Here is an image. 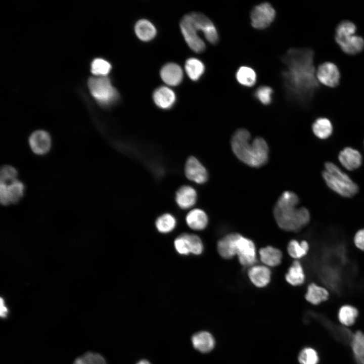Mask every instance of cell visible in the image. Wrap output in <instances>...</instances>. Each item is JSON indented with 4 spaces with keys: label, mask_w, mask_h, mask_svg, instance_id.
<instances>
[{
    "label": "cell",
    "mask_w": 364,
    "mask_h": 364,
    "mask_svg": "<svg viewBox=\"0 0 364 364\" xmlns=\"http://www.w3.org/2000/svg\"><path fill=\"white\" fill-rule=\"evenodd\" d=\"M314 53L307 48H292L282 57V77L287 96L302 105L309 102L318 87L313 61Z\"/></svg>",
    "instance_id": "1"
},
{
    "label": "cell",
    "mask_w": 364,
    "mask_h": 364,
    "mask_svg": "<svg viewBox=\"0 0 364 364\" xmlns=\"http://www.w3.org/2000/svg\"><path fill=\"white\" fill-rule=\"evenodd\" d=\"M299 198L293 192L282 193L276 202L273 214L278 225L283 230L296 232L306 226L310 220L308 210L297 208Z\"/></svg>",
    "instance_id": "2"
},
{
    "label": "cell",
    "mask_w": 364,
    "mask_h": 364,
    "mask_svg": "<svg viewBox=\"0 0 364 364\" xmlns=\"http://www.w3.org/2000/svg\"><path fill=\"white\" fill-rule=\"evenodd\" d=\"M250 140V132L247 129L237 130L231 141L232 151L241 161L248 166L261 167L268 159L267 144L261 137H256L252 141Z\"/></svg>",
    "instance_id": "3"
},
{
    "label": "cell",
    "mask_w": 364,
    "mask_h": 364,
    "mask_svg": "<svg viewBox=\"0 0 364 364\" xmlns=\"http://www.w3.org/2000/svg\"><path fill=\"white\" fill-rule=\"evenodd\" d=\"M325 168L322 175L332 190L344 197H351L357 193V185L336 165L327 162L325 164Z\"/></svg>",
    "instance_id": "4"
},
{
    "label": "cell",
    "mask_w": 364,
    "mask_h": 364,
    "mask_svg": "<svg viewBox=\"0 0 364 364\" xmlns=\"http://www.w3.org/2000/svg\"><path fill=\"white\" fill-rule=\"evenodd\" d=\"M88 86L92 96L102 106H109L119 97L118 92L107 76L90 77L88 81Z\"/></svg>",
    "instance_id": "5"
},
{
    "label": "cell",
    "mask_w": 364,
    "mask_h": 364,
    "mask_svg": "<svg viewBox=\"0 0 364 364\" xmlns=\"http://www.w3.org/2000/svg\"><path fill=\"white\" fill-rule=\"evenodd\" d=\"M311 315L336 341L350 346L354 333L344 326L335 323L321 313H312Z\"/></svg>",
    "instance_id": "6"
},
{
    "label": "cell",
    "mask_w": 364,
    "mask_h": 364,
    "mask_svg": "<svg viewBox=\"0 0 364 364\" xmlns=\"http://www.w3.org/2000/svg\"><path fill=\"white\" fill-rule=\"evenodd\" d=\"M180 28L186 41L191 50L198 53L205 50V43L199 36L198 30L190 14L183 18L180 23Z\"/></svg>",
    "instance_id": "7"
},
{
    "label": "cell",
    "mask_w": 364,
    "mask_h": 364,
    "mask_svg": "<svg viewBox=\"0 0 364 364\" xmlns=\"http://www.w3.org/2000/svg\"><path fill=\"white\" fill-rule=\"evenodd\" d=\"M275 17L276 11L272 6L268 3H263L252 10L251 24L255 29H263L271 24Z\"/></svg>",
    "instance_id": "8"
},
{
    "label": "cell",
    "mask_w": 364,
    "mask_h": 364,
    "mask_svg": "<svg viewBox=\"0 0 364 364\" xmlns=\"http://www.w3.org/2000/svg\"><path fill=\"white\" fill-rule=\"evenodd\" d=\"M25 186L18 178L12 181L0 183V200L4 205L18 202L24 195Z\"/></svg>",
    "instance_id": "9"
},
{
    "label": "cell",
    "mask_w": 364,
    "mask_h": 364,
    "mask_svg": "<svg viewBox=\"0 0 364 364\" xmlns=\"http://www.w3.org/2000/svg\"><path fill=\"white\" fill-rule=\"evenodd\" d=\"M316 77L317 81L322 84L334 87L339 83L340 74L335 64L325 62L318 66L316 71Z\"/></svg>",
    "instance_id": "10"
},
{
    "label": "cell",
    "mask_w": 364,
    "mask_h": 364,
    "mask_svg": "<svg viewBox=\"0 0 364 364\" xmlns=\"http://www.w3.org/2000/svg\"><path fill=\"white\" fill-rule=\"evenodd\" d=\"M256 248L250 239L241 235L237 246L236 255L240 263L243 266H251L256 261Z\"/></svg>",
    "instance_id": "11"
},
{
    "label": "cell",
    "mask_w": 364,
    "mask_h": 364,
    "mask_svg": "<svg viewBox=\"0 0 364 364\" xmlns=\"http://www.w3.org/2000/svg\"><path fill=\"white\" fill-rule=\"evenodd\" d=\"M190 15L196 28L203 32L207 41L213 44L217 43L219 40L218 34L212 21L201 13L194 12Z\"/></svg>",
    "instance_id": "12"
},
{
    "label": "cell",
    "mask_w": 364,
    "mask_h": 364,
    "mask_svg": "<svg viewBox=\"0 0 364 364\" xmlns=\"http://www.w3.org/2000/svg\"><path fill=\"white\" fill-rule=\"evenodd\" d=\"M29 144L33 153L39 155H44L47 153L51 149V137L46 131L37 130L30 135Z\"/></svg>",
    "instance_id": "13"
},
{
    "label": "cell",
    "mask_w": 364,
    "mask_h": 364,
    "mask_svg": "<svg viewBox=\"0 0 364 364\" xmlns=\"http://www.w3.org/2000/svg\"><path fill=\"white\" fill-rule=\"evenodd\" d=\"M185 174L188 179L199 184L205 183L208 178L206 169L194 157H190L187 160Z\"/></svg>",
    "instance_id": "14"
},
{
    "label": "cell",
    "mask_w": 364,
    "mask_h": 364,
    "mask_svg": "<svg viewBox=\"0 0 364 364\" xmlns=\"http://www.w3.org/2000/svg\"><path fill=\"white\" fill-rule=\"evenodd\" d=\"M241 234L231 233L221 238L217 242V249L219 255L224 259H231L237 253L238 240Z\"/></svg>",
    "instance_id": "15"
},
{
    "label": "cell",
    "mask_w": 364,
    "mask_h": 364,
    "mask_svg": "<svg viewBox=\"0 0 364 364\" xmlns=\"http://www.w3.org/2000/svg\"><path fill=\"white\" fill-rule=\"evenodd\" d=\"M248 276L254 286L258 288H263L266 286L270 282L271 271L265 265H256L249 268Z\"/></svg>",
    "instance_id": "16"
},
{
    "label": "cell",
    "mask_w": 364,
    "mask_h": 364,
    "mask_svg": "<svg viewBox=\"0 0 364 364\" xmlns=\"http://www.w3.org/2000/svg\"><path fill=\"white\" fill-rule=\"evenodd\" d=\"M338 159L340 163L349 170L358 168L362 163V156L360 152L351 147H346L341 151Z\"/></svg>",
    "instance_id": "17"
},
{
    "label": "cell",
    "mask_w": 364,
    "mask_h": 364,
    "mask_svg": "<svg viewBox=\"0 0 364 364\" xmlns=\"http://www.w3.org/2000/svg\"><path fill=\"white\" fill-rule=\"evenodd\" d=\"M160 77L167 85L176 86L181 82L183 77V70L178 64L169 63L161 68Z\"/></svg>",
    "instance_id": "18"
},
{
    "label": "cell",
    "mask_w": 364,
    "mask_h": 364,
    "mask_svg": "<svg viewBox=\"0 0 364 364\" xmlns=\"http://www.w3.org/2000/svg\"><path fill=\"white\" fill-rule=\"evenodd\" d=\"M335 41L342 51L348 55L359 53L364 48V39L355 34L344 38H335Z\"/></svg>",
    "instance_id": "19"
},
{
    "label": "cell",
    "mask_w": 364,
    "mask_h": 364,
    "mask_svg": "<svg viewBox=\"0 0 364 364\" xmlns=\"http://www.w3.org/2000/svg\"><path fill=\"white\" fill-rule=\"evenodd\" d=\"M153 98L155 104L160 108L168 109L174 104L176 96L174 92L168 87L162 86L155 90Z\"/></svg>",
    "instance_id": "20"
},
{
    "label": "cell",
    "mask_w": 364,
    "mask_h": 364,
    "mask_svg": "<svg viewBox=\"0 0 364 364\" xmlns=\"http://www.w3.org/2000/svg\"><path fill=\"white\" fill-rule=\"evenodd\" d=\"M191 340L194 347L202 353L210 352L215 345L214 337L206 331H201L194 334Z\"/></svg>",
    "instance_id": "21"
},
{
    "label": "cell",
    "mask_w": 364,
    "mask_h": 364,
    "mask_svg": "<svg viewBox=\"0 0 364 364\" xmlns=\"http://www.w3.org/2000/svg\"><path fill=\"white\" fill-rule=\"evenodd\" d=\"M197 198V192L193 188L189 186H184L176 193L175 201L180 208L187 209L194 205Z\"/></svg>",
    "instance_id": "22"
},
{
    "label": "cell",
    "mask_w": 364,
    "mask_h": 364,
    "mask_svg": "<svg viewBox=\"0 0 364 364\" xmlns=\"http://www.w3.org/2000/svg\"><path fill=\"white\" fill-rule=\"evenodd\" d=\"M186 221L187 225L191 229L201 231L207 226L208 218L204 211L196 208L189 212L186 217Z\"/></svg>",
    "instance_id": "23"
},
{
    "label": "cell",
    "mask_w": 364,
    "mask_h": 364,
    "mask_svg": "<svg viewBox=\"0 0 364 364\" xmlns=\"http://www.w3.org/2000/svg\"><path fill=\"white\" fill-rule=\"evenodd\" d=\"M260 259L266 266L279 265L282 261L283 254L280 250L271 246L261 248L259 251Z\"/></svg>",
    "instance_id": "24"
},
{
    "label": "cell",
    "mask_w": 364,
    "mask_h": 364,
    "mask_svg": "<svg viewBox=\"0 0 364 364\" xmlns=\"http://www.w3.org/2000/svg\"><path fill=\"white\" fill-rule=\"evenodd\" d=\"M134 31L138 38L144 41L152 40L157 32L154 25L146 19L140 20L136 23Z\"/></svg>",
    "instance_id": "25"
},
{
    "label": "cell",
    "mask_w": 364,
    "mask_h": 364,
    "mask_svg": "<svg viewBox=\"0 0 364 364\" xmlns=\"http://www.w3.org/2000/svg\"><path fill=\"white\" fill-rule=\"evenodd\" d=\"M329 295L325 288L311 283L307 287L305 297L309 303L317 305L326 301L328 299Z\"/></svg>",
    "instance_id": "26"
},
{
    "label": "cell",
    "mask_w": 364,
    "mask_h": 364,
    "mask_svg": "<svg viewBox=\"0 0 364 364\" xmlns=\"http://www.w3.org/2000/svg\"><path fill=\"white\" fill-rule=\"evenodd\" d=\"M286 281L291 285L297 286L302 285L305 280V274L300 262L295 260L285 275Z\"/></svg>",
    "instance_id": "27"
},
{
    "label": "cell",
    "mask_w": 364,
    "mask_h": 364,
    "mask_svg": "<svg viewBox=\"0 0 364 364\" xmlns=\"http://www.w3.org/2000/svg\"><path fill=\"white\" fill-rule=\"evenodd\" d=\"M314 134L322 140L330 137L333 132V126L330 120L325 117L317 118L312 125Z\"/></svg>",
    "instance_id": "28"
},
{
    "label": "cell",
    "mask_w": 364,
    "mask_h": 364,
    "mask_svg": "<svg viewBox=\"0 0 364 364\" xmlns=\"http://www.w3.org/2000/svg\"><path fill=\"white\" fill-rule=\"evenodd\" d=\"M185 68L188 76L193 81L199 80L204 73L205 69L203 62L195 58L188 59Z\"/></svg>",
    "instance_id": "29"
},
{
    "label": "cell",
    "mask_w": 364,
    "mask_h": 364,
    "mask_svg": "<svg viewBox=\"0 0 364 364\" xmlns=\"http://www.w3.org/2000/svg\"><path fill=\"white\" fill-rule=\"evenodd\" d=\"M236 78L237 81L242 85L251 87L256 81L257 75L255 71L252 68L243 66L237 71Z\"/></svg>",
    "instance_id": "30"
},
{
    "label": "cell",
    "mask_w": 364,
    "mask_h": 364,
    "mask_svg": "<svg viewBox=\"0 0 364 364\" xmlns=\"http://www.w3.org/2000/svg\"><path fill=\"white\" fill-rule=\"evenodd\" d=\"M358 315L357 309L352 305H344L338 311V317L339 322L345 326L353 325Z\"/></svg>",
    "instance_id": "31"
},
{
    "label": "cell",
    "mask_w": 364,
    "mask_h": 364,
    "mask_svg": "<svg viewBox=\"0 0 364 364\" xmlns=\"http://www.w3.org/2000/svg\"><path fill=\"white\" fill-rule=\"evenodd\" d=\"M176 224L175 218L170 213H165L160 215L155 221L156 229L162 234L171 232L174 229Z\"/></svg>",
    "instance_id": "32"
},
{
    "label": "cell",
    "mask_w": 364,
    "mask_h": 364,
    "mask_svg": "<svg viewBox=\"0 0 364 364\" xmlns=\"http://www.w3.org/2000/svg\"><path fill=\"white\" fill-rule=\"evenodd\" d=\"M309 249V245L307 241L302 240L298 242L296 240H291L287 246L289 255L293 258L299 259L304 256Z\"/></svg>",
    "instance_id": "33"
},
{
    "label": "cell",
    "mask_w": 364,
    "mask_h": 364,
    "mask_svg": "<svg viewBox=\"0 0 364 364\" xmlns=\"http://www.w3.org/2000/svg\"><path fill=\"white\" fill-rule=\"evenodd\" d=\"M73 364H107L104 357L94 352H87L78 357Z\"/></svg>",
    "instance_id": "34"
},
{
    "label": "cell",
    "mask_w": 364,
    "mask_h": 364,
    "mask_svg": "<svg viewBox=\"0 0 364 364\" xmlns=\"http://www.w3.org/2000/svg\"><path fill=\"white\" fill-rule=\"evenodd\" d=\"M298 360L300 364H318L319 355L316 350L312 347H305L299 353Z\"/></svg>",
    "instance_id": "35"
},
{
    "label": "cell",
    "mask_w": 364,
    "mask_h": 364,
    "mask_svg": "<svg viewBox=\"0 0 364 364\" xmlns=\"http://www.w3.org/2000/svg\"><path fill=\"white\" fill-rule=\"evenodd\" d=\"M111 69L110 63L106 60L97 58L91 64V71L97 76H106Z\"/></svg>",
    "instance_id": "36"
},
{
    "label": "cell",
    "mask_w": 364,
    "mask_h": 364,
    "mask_svg": "<svg viewBox=\"0 0 364 364\" xmlns=\"http://www.w3.org/2000/svg\"><path fill=\"white\" fill-rule=\"evenodd\" d=\"M356 30L355 24L348 20L341 22L336 27L335 38H342L354 35Z\"/></svg>",
    "instance_id": "37"
},
{
    "label": "cell",
    "mask_w": 364,
    "mask_h": 364,
    "mask_svg": "<svg viewBox=\"0 0 364 364\" xmlns=\"http://www.w3.org/2000/svg\"><path fill=\"white\" fill-rule=\"evenodd\" d=\"M174 246L176 252L183 255H188L191 253L190 244L189 234L183 233L174 241Z\"/></svg>",
    "instance_id": "38"
},
{
    "label": "cell",
    "mask_w": 364,
    "mask_h": 364,
    "mask_svg": "<svg viewBox=\"0 0 364 364\" xmlns=\"http://www.w3.org/2000/svg\"><path fill=\"white\" fill-rule=\"evenodd\" d=\"M272 89L268 86H261L254 92L255 98L264 105H269L272 102Z\"/></svg>",
    "instance_id": "39"
},
{
    "label": "cell",
    "mask_w": 364,
    "mask_h": 364,
    "mask_svg": "<svg viewBox=\"0 0 364 364\" xmlns=\"http://www.w3.org/2000/svg\"><path fill=\"white\" fill-rule=\"evenodd\" d=\"M17 169L10 165L2 167L0 172V183L10 181L17 179Z\"/></svg>",
    "instance_id": "40"
},
{
    "label": "cell",
    "mask_w": 364,
    "mask_h": 364,
    "mask_svg": "<svg viewBox=\"0 0 364 364\" xmlns=\"http://www.w3.org/2000/svg\"><path fill=\"white\" fill-rule=\"evenodd\" d=\"M189 239L190 244L191 253L194 255H200L204 248L203 242L201 238L196 235L189 234Z\"/></svg>",
    "instance_id": "41"
},
{
    "label": "cell",
    "mask_w": 364,
    "mask_h": 364,
    "mask_svg": "<svg viewBox=\"0 0 364 364\" xmlns=\"http://www.w3.org/2000/svg\"><path fill=\"white\" fill-rule=\"evenodd\" d=\"M354 242L358 249L364 251V229L356 233L354 238Z\"/></svg>",
    "instance_id": "42"
},
{
    "label": "cell",
    "mask_w": 364,
    "mask_h": 364,
    "mask_svg": "<svg viewBox=\"0 0 364 364\" xmlns=\"http://www.w3.org/2000/svg\"><path fill=\"white\" fill-rule=\"evenodd\" d=\"M8 313V309L5 305V302L1 299V315L2 317H5Z\"/></svg>",
    "instance_id": "43"
},
{
    "label": "cell",
    "mask_w": 364,
    "mask_h": 364,
    "mask_svg": "<svg viewBox=\"0 0 364 364\" xmlns=\"http://www.w3.org/2000/svg\"><path fill=\"white\" fill-rule=\"evenodd\" d=\"M353 357L355 364H364V354Z\"/></svg>",
    "instance_id": "44"
},
{
    "label": "cell",
    "mask_w": 364,
    "mask_h": 364,
    "mask_svg": "<svg viewBox=\"0 0 364 364\" xmlns=\"http://www.w3.org/2000/svg\"><path fill=\"white\" fill-rule=\"evenodd\" d=\"M136 364H151L149 361L146 359H142L139 361Z\"/></svg>",
    "instance_id": "45"
}]
</instances>
